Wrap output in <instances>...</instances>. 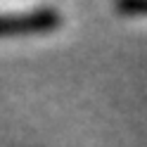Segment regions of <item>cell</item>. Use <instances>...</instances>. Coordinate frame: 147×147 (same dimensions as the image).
I'll use <instances>...</instances> for the list:
<instances>
[{"instance_id":"1","label":"cell","mask_w":147,"mask_h":147,"mask_svg":"<svg viewBox=\"0 0 147 147\" xmlns=\"http://www.w3.org/2000/svg\"><path fill=\"white\" fill-rule=\"evenodd\" d=\"M57 24V17L52 12H12V14H0V36H17V33H31L43 31Z\"/></svg>"}]
</instances>
